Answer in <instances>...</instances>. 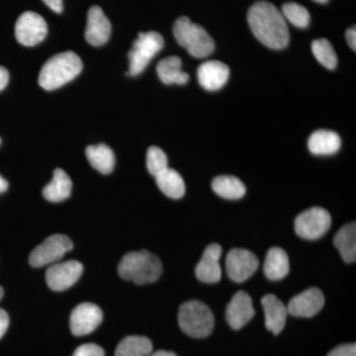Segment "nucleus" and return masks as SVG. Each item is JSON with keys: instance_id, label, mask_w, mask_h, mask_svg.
<instances>
[{"instance_id": "4c0bfd02", "label": "nucleus", "mask_w": 356, "mask_h": 356, "mask_svg": "<svg viewBox=\"0 0 356 356\" xmlns=\"http://www.w3.org/2000/svg\"><path fill=\"white\" fill-rule=\"evenodd\" d=\"M8 189V182L0 175V193H3Z\"/></svg>"}, {"instance_id": "20e7f679", "label": "nucleus", "mask_w": 356, "mask_h": 356, "mask_svg": "<svg viewBox=\"0 0 356 356\" xmlns=\"http://www.w3.org/2000/svg\"><path fill=\"white\" fill-rule=\"evenodd\" d=\"M173 35L180 46L194 58H202L215 51V42L202 26L192 22L186 16L178 18L173 25Z\"/></svg>"}, {"instance_id": "f3484780", "label": "nucleus", "mask_w": 356, "mask_h": 356, "mask_svg": "<svg viewBox=\"0 0 356 356\" xmlns=\"http://www.w3.org/2000/svg\"><path fill=\"white\" fill-rule=\"evenodd\" d=\"M198 81L204 89L216 91L221 89L228 81V65L220 60H209L198 67Z\"/></svg>"}, {"instance_id": "6ab92c4d", "label": "nucleus", "mask_w": 356, "mask_h": 356, "mask_svg": "<svg viewBox=\"0 0 356 356\" xmlns=\"http://www.w3.org/2000/svg\"><path fill=\"white\" fill-rule=\"evenodd\" d=\"M341 137L330 130H318L309 138L308 147L316 156H331L341 149Z\"/></svg>"}, {"instance_id": "423d86ee", "label": "nucleus", "mask_w": 356, "mask_h": 356, "mask_svg": "<svg viewBox=\"0 0 356 356\" xmlns=\"http://www.w3.org/2000/svg\"><path fill=\"white\" fill-rule=\"evenodd\" d=\"M163 36L156 31L140 33L134 42L132 50L129 51V74L132 76L142 74L151 60L163 50Z\"/></svg>"}, {"instance_id": "ea45409f", "label": "nucleus", "mask_w": 356, "mask_h": 356, "mask_svg": "<svg viewBox=\"0 0 356 356\" xmlns=\"http://www.w3.org/2000/svg\"><path fill=\"white\" fill-rule=\"evenodd\" d=\"M3 294H4L3 289H2V287L0 286V300H1L2 297H3Z\"/></svg>"}, {"instance_id": "39448f33", "label": "nucleus", "mask_w": 356, "mask_h": 356, "mask_svg": "<svg viewBox=\"0 0 356 356\" xmlns=\"http://www.w3.org/2000/svg\"><path fill=\"white\" fill-rule=\"evenodd\" d=\"M180 329L195 339L210 336L215 325L214 315L209 307L198 300H191L180 306L178 312Z\"/></svg>"}, {"instance_id": "b1692460", "label": "nucleus", "mask_w": 356, "mask_h": 356, "mask_svg": "<svg viewBox=\"0 0 356 356\" xmlns=\"http://www.w3.org/2000/svg\"><path fill=\"white\" fill-rule=\"evenodd\" d=\"M86 158L93 168L102 175L113 172L115 156L112 149L104 144L95 145L86 147Z\"/></svg>"}, {"instance_id": "0eeeda50", "label": "nucleus", "mask_w": 356, "mask_h": 356, "mask_svg": "<svg viewBox=\"0 0 356 356\" xmlns=\"http://www.w3.org/2000/svg\"><path fill=\"white\" fill-rule=\"evenodd\" d=\"M74 243L69 236L65 235H53L48 236L43 243L32 250L29 257L30 266L40 268L51 266L65 257L67 252L72 250Z\"/></svg>"}, {"instance_id": "6e6552de", "label": "nucleus", "mask_w": 356, "mask_h": 356, "mask_svg": "<svg viewBox=\"0 0 356 356\" xmlns=\"http://www.w3.org/2000/svg\"><path fill=\"white\" fill-rule=\"evenodd\" d=\"M332 218L327 210L313 207L304 211L295 220V232L305 240H318L331 228Z\"/></svg>"}, {"instance_id": "1a4fd4ad", "label": "nucleus", "mask_w": 356, "mask_h": 356, "mask_svg": "<svg viewBox=\"0 0 356 356\" xmlns=\"http://www.w3.org/2000/svg\"><path fill=\"white\" fill-rule=\"evenodd\" d=\"M47 34L48 26L38 13L27 11L21 14L16 22V40L23 46H36L46 38Z\"/></svg>"}, {"instance_id": "4468645a", "label": "nucleus", "mask_w": 356, "mask_h": 356, "mask_svg": "<svg viewBox=\"0 0 356 356\" xmlns=\"http://www.w3.org/2000/svg\"><path fill=\"white\" fill-rule=\"evenodd\" d=\"M252 300L245 291L234 295L226 310L227 322L233 330H240L254 317Z\"/></svg>"}, {"instance_id": "9d476101", "label": "nucleus", "mask_w": 356, "mask_h": 356, "mask_svg": "<svg viewBox=\"0 0 356 356\" xmlns=\"http://www.w3.org/2000/svg\"><path fill=\"white\" fill-rule=\"evenodd\" d=\"M83 273V266L79 261L56 262L47 270V284L53 291H65L76 284Z\"/></svg>"}, {"instance_id": "7c9ffc66", "label": "nucleus", "mask_w": 356, "mask_h": 356, "mask_svg": "<svg viewBox=\"0 0 356 356\" xmlns=\"http://www.w3.org/2000/svg\"><path fill=\"white\" fill-rule=\"evenodd\" d=\"M72 356H105L102 346L95 343H86L79 346Z\"/></svg>"}, {"instance_id": "f704fd0d", "label": "nucleus", "mask_w": 356, "mask_h": 356, "mask_svg": "<svg viewBox=\"0 0 356 356\" xmlns=\"http://www.w3.org/2000/svg\"><path fill=\"white\" fill-rule=\"evenodd\" d=\"M346 41H348V44L353 51H356V29L355 26L350 28V29L346 31Z\"/></svg>"}, {"instance_id": "f03ea898", "label": "nucleus", "mask_w": 356, "mask_h": 356, "mask_svg": "<svg viewBox=\"0 0 356 356\" xmlns=\"http://www.w3.org/2000/svg\"><path fill=\"white\" fill-rule=\"evenodd\" d=\"M118 273L124 280L138 285L149 284L159 280L163 264L156 255L147 252H131L124 255L118 266Z\"/></svg>"}, {"instance_id": "2eb2a0df", "label": "nucleus", "mask_w": 356, "mask_h": 356, "mask_svg": "<svg viewBox=\"0 0 356 356\" xmlns=\"http://www.w3.org/2000/svg\"><path fill=\"white\" fill-rule=\"evenodd\" d=\"M111 35V23L99 6H92L88 11L86 39L95 47L106 44Z\"/></svg>"}, {"instance_id": "4be33fe9", "label": "nucleus", "mask_w": 356, "mask_h": 356, "mask_svg": "<svg viewBox=\"0 0 356 356\" xmlns=\"http://www.w3.org/2000/svg\"><path fill=\"white\" fill-rule=\"evenodd\" d=\"M72 191V184L69 175L60 168H57L50 184L44 187L43 195L50 202H62L70 197Z\"/></svg>"}, {"instance_id": "a878e982", "label": "nucleus", "mask_w": 356, "mask_h": 356, "mask_svg": "<svg viewBox=\"0 0 356 356\" xmlns=\"http://www.w3.org/2000/svg\"><path fill=\"white\" fill-rule=\"evenodd\" d=\"M212 188L218 195L229 200H236L245 196L247 188L238 178L232 175H221L214 178Z\"/></svg>"}, {"instance_id": "2f4dec72", "label": "nucleus", "mask_w": 356, "mask_h": 356, "mask_svg": "<svg viewBox=\"0 0 356 356\" xmlns=\"http://www.w3.org/2000/svg\"><path fill=\"white\" fill-rule=\"evenodd\" d=\"M327 356H356V344H341L334 348Z\"/></svg>"}, {"instance_id": "7ed1b4c3", "label": "nucleus", "mask_w": 356, "mask_h": 356, "mask_svg": "<svg viewBox=\"0 0 356 356\" xmlns=\"http://www.w3.org/2000/svg\"><path fill=\"white\" fill-rule=\"evenodd\" d=\"M83 70L81 58L74 51H65L51 57L39 74V84L44 90H54L76 79Z\"/></svg>"}, {"instance_id": "f257e3e1", "label": "nucleus", "mask_w": 356, "mask_h": 356, "mask_svg": "<svg viewBox=\"0 0 356 356\" xmlns=\"http://www.w3.org/2000/svg\"><path fill=\"white\" fill-rule=\"evenodd\" d=\"M248 22L255 38L267 48L281 50L289 44L286 20L273 3L255 2L248 10Z\"/></svg>"}, {"instance_id": "cd10ccee", "label": "nucleus", "mask_w": 356, "mask_h": 356, "mask_svg": "<svg viewBox=\"0 0 356 356\" xmlns=\"http://www.w3.org/2000/svg\"><path fill=\"white\" fill-rule=\"evenodd\" d=\"M312 51L318 62L324 65L325 69L332 70L336 69L337 65V54L329 40L322 38L313 41Z\"/></svg>"}, {"instance_id": "bb28decb", "label": "nucleus", "mask_w": 356, "mask_h": 356, "mask_svg": "<svg viewBox=\"0 0 356 356\" xmlns=\"http://www.w3.org/2000/svg\"><path fill=\"white\" fill-rule=\"evenodd\" d=\"M153 351L151 339L142 336H129L117 346L115 356H147Z\"/></svg>"}, {"instance_id": "72a5a7b5", "label": "nucleus", "mask_w": 356, "mask_h": 356, "mask_svg": "<svg viewBox=\"0 0 356 356\" xmlns=\"http://www.w3.org/2000/svg\"><path fill=\"white\" fill-rule=\"evenodd\" d=\"M43 1L44 3L49 7V8L54 11V13H63V9H64V6H63V0H43Z\"/></svg>"}, {"instance_id": "c9c22d12", "label": "nucleus", "mask_w": 356, "mask_h": 356, "mask_svg": "<svg viewBox=\"0 0 356 356\" xmlns=\"http://www.w3.org/2000/svg\"><path fill=\"white\" fill-rule=\"evenodd\" d=\"M9 81L8 70L6 67H0V91L6 88Z\"/></svg>"}, {"instance_id": "5701e85b", "label": "nucleus", "mask_w": 356, "mask_h": 356, "mask_svg": "<svg viewBox=\"0 0 356 356\" xmlns=\"http://www.w3.org/2000/svg\"><path fill=\"white\" fill-rule=\"evenodd\" d=\"M334 247L339 250L344 261L348 264L356 259V225L350 222L339 229L334 238Z\"/></svg>"}, {"instance_id": "412c9836", "label": "nucleus", "mask_w": 356, "mask_h": 356, "mask_svg": "<svg viewBox=\"0 0 356 356\" xmlns=\"http://www.w3.org/2000/svg\"><path fill=\"white\" fill-rule=\"evenodd\" d=\"M181 58L177 56L163 58L156 67L159 79L168 86L170 84L184 86L188 83L189 76L181 70Z\"/></svg>"}, {"instance_id": "ddd939ff", "label": "nucleus", "mask_w": 356, "mask_h": 356, "mask_svg": "<svg viewBox=\"0 0 356 356\" xmlns=\"http://www.w3.org/2000/svg\"><path fill=\"white\" fill-rule=\"evenodd\" d=\"M325 305V297L317 287L309 288L306 291L293 297L288 304V314L300 318H311L317 315Z\"/></svg>"}, {"instance_id": "58836bf2", "label": "nucleus", "mask_w": 356, "mask_h": 356, "mask_svg": "<svg viewBox=\"0 0 356 356\" xmlns=\"http://www.w3.org/2000/svg\"><path fill=\"white\" fill-rule=\"evenodd\" d=\"M314 1L318 2V3L325 4L327 3L329 0H314Z\"/></svg>"}, {"instance_id": "dca6fc26", "label": "nucleus", "mask_w": 356, "mask_h": 356, "mask_svg": "<svg viewBox=\"0 0 356 356\" xmlns=\"http://www.w3.org/2000/svg\"><path fill=\"white\" fill-rule=\"evenodd\" d=\"M221 255V245L218 243L208 245L204 250L202 259L196 266V277L208 284L219 282L222 277V269L219 264Z\"/></svg>"}, {"instance_id": "a211bd4d", "label": "nucleus", "mask_w": 356, "mask_h": 356, "mask_svg": "<svg viewBox=\"0 0 356 356\" xmlns=\"http://www.w3.org/2000/svg\"><path fill=\"white\" fill-rule=\"evenodd\" d=\"M266 315V327L273 334H280L284 329L288 316L287 307L275 295L267 294L261 299Z\"/></svg>"}, {"instance_id": "393cba45", "label": "nucleus", "mask_w": 356, "mask_h": 356, "mask_svg": "<svg viewBox=\"0 0 356 356\" xmlns=\"http://www.w3.org/2000/svg\"><path fill=\"white\" fill-rule=\"evenodd\" d=\"M159 188L168 197L179 199L185 194L184 178L175 170L168 168L156 177Z\"/></svg>"}, {"instance_id": "a19ab883", "label": "nucleus", "mask_w": 356, "mask_h": 356, "mask_svg": "<svg viewBox=\"0 0 356 356\" xmlns=\"http://www.w3.org/2000/svg\"><path fill=\"white\" fill-rule=\"evenodd\" d=\"M0 144H1V140H0Z\"/></svg>"}, {"instance_id": "aec40b11", "label": "nucleus", "mask_w": 356, "mask_h": 356, "mask_svg": "<svg viewBox=\"0 0 356 356\" xmlns=\"http://www.w3.org/2000/svg\"><path fill=\"white\" fill-rule=\"evenodd\" d=\"M264 271L269 280L278 281L286 277L290 271L286 252L280 248H271L264 261Z\"/></svg>"}, {"instance_id": "f8f14e48", "label": "nucleus", "mask_w": 356, "mask_h": 356, "mask_svg": "<svg viewBox=\"0 0 356 356\" xmlns=\"http://www.w3.org/2000/svg\"><path fill=\"white\" fill-rule=\"evenodd\" d=\"M102 320L103 313L99 307L88 302L79 304L70 315V331L76 337L86 336L95 332Z\"/></svg>"}, {"instance_id": "9b49d317", "label": "nucleus", "mask_w": 356, "mask_h": 356, "mask_svg": "<svg viewBox=\"0 0 356 356\" xmlns=\"http://www.w3.org/2000/svg\"><path fill=\"white\" fill-rule=\"evenodd\" d=\"M259 266V261L255 254L243 248H234L227 255V273L236 283H243L250 280Z\"/></svg>"}, {"instance_id": "473e14b6", "label": "nucleus", "mask_w": 356, "mask_h": 356, "mask_svg": "<svg viewBox=\"0 0 356 356\" xmlns=\"http://www.w3.org/2000/svg\"><path fill=\"white\" fill-rule=\"evenodd\" d=\"M9 327L8 314L3 309L0 308V339L6 334Z\"/></svg>"}, {"instance_id": "c85d7f7f", "label": "nucleus", "mask_w": 356, "mask_h": 356, "mask_svg": "<svg viewBox=\"0 0 356 356\" xmlns=\"http://www.w3.org/2000/svg\"><path fill=\"white\" fill-rule=\"evenodd\" d=\"M282 15L285 20L289 21L292 25L296 27L304 28L308 27L310 24L311 16L309 11L305 7L296 2H288L282 6Z\"/></svg>"}, {"instance_id": "c756f323", "label": "nucleus", "mask_w": 356, "mask_h": 356, "mask_svg": "<svg viewBox=\"0 0 356 356\" xmlns=\"http://www.w3.org/2000/svg\"><path fill=\"white\" fill-rule=\"evenodd\" d=\"M168 168V156L165 152L158 147H149L147 153V168L149 172L156 177Z\"/></svg>"}, {"instance_id": "e433bc0d", "label": "nucleus", "mask_w": 356, "mask_h": 356, "mask_svg": "<svg viewBox=\"0 0 356 356\" xmlns=\"http://www.w3.org/2000/svg\"><path fill=\"white\" fill-rule=\"evenodd\" d=\"M147 356H177L175 353H172V351H166V350H158V351H152L149 355Z\"/></svg>"}]
</instances>
